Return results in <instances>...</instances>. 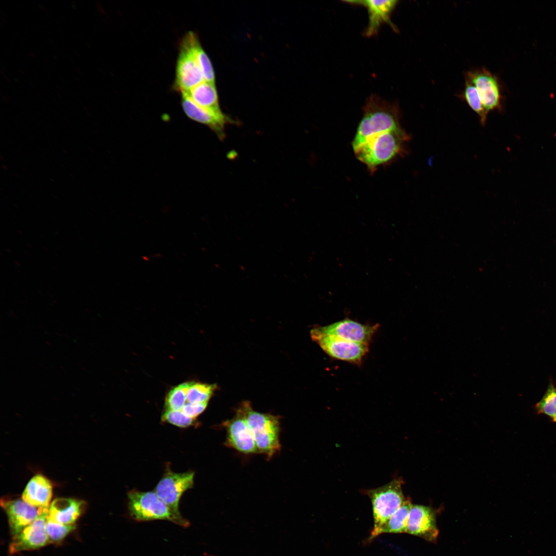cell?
<instances>
[{"instance_id": "obj_11", "label": "cell", "mask_w": 556, "mask_h": 556, "mask_svg": "<svg viewBox=\"0 0 556 556\" xmlns=\"http://www.w3.org/2000/svg\"><path fill=\"white\" fill-rule=\"evenodd\" d=\"M1 505L7 515L10 532L13 537L19 534L39 516L49 510L48 507H34L23 499H2Z\"/></svg>"}, {"instance_id": "obj_4", "label": "cell", "mask_w": 556, "mask_h": 556, "mask_svg": "<svg viewBox=\"0 0 556 556\" xmlns=\"http://www.w3.org/2000/svg\"><path fill=\"white\" fill-rule=\"evenodd\" d=\"M244 413L258 453L271 458L281 448L279 416L254 411L248 401L239 407Z\"/></svg>"}, {"instance_id": "obj_5", "label": "cell", "mask_w": 556, "mask_h": 556, "mask_svg": "<svg viewBox=\"0 0 556 556\" xmlns=\"http://www.w3.org/2000/svg\"><path fill=\"white\" fill-rule=\"evenodd\" d=\"M403 481L393 479L386 484L376 489L363 491L371 499L374 526L371 535L374 534L400 508L405 498L402 491Z\"/></svg>"}, {"instance_id": "obj_22", "label": "cell", "mask_w": 556, "mask_h": 556, "mask_svg": "<svg viewBox=\"0 0 556 556\" xmlns=\"http://www.w3.org/2000/svg\"><path fill=\"white\" fill-rule=\"evenodd\" d=\"M465 79L464 88L459 96L478 114L481 124L483 125L485 124L488 114L483 108L475 86L468 80Z\"/></svg>"}, {"instance_id": "obj_16", "label": "cell", "mask_w": 556, "mask_h": 556, "mask_svg": "<svg viewBox=\"0 0 556 556\" xmlns=\"http://www.w3.org/2000/svg\"><path fill=\"white\" fill-rule=\"evenodd\" d=\"M345 2L351 4L364 6L367 8L369 14L368 25L366 29L365 36L369 37L376 34L380 26L386 23L396 31L397 28L390 20L391 13L397 5L398 1H348Z\"/></svg>"}, {"instance_id": "obj_3", "label": "cell", "mask_w": 556, "mask_h": 556, "mask_svg": "<svg viewBox=\"0 0 556 556\" xmlns=\"http://www.w3.org/2000/svg\"><path fill=\"white\" fill-rule=\"evenodd\" d=\"M128 509L131 517L137 522L166 520L183 527L189 522L173 511L154 491L132 490L128 493Z\"/></svg>"}, {"instance_id": "obj_8", "label": "cell", "mask_w": 556, "mask_h": 556, "mask_svg": "<svg viewBox=\"0 0 556 556\" xmlns=\"http://www.w3.org/2000/svg\"><path fill=\"white\" fill-rule=\"evenodd\" d=\"M465 79L476 87L486 112L501 108L502 94L498 78L485 67L467 71Z\"/></svg>"}, {"instance_id": "obj_15", "label": "cell", "mask_w": 556, "mask_h": 556, "mask_svg": "<svg viewBox=\"0 0 556 556\" xmlns=\"http://www.w3.org/2000/svg\"><path fill=\"white\" fill-rule=\"evenodd\" d=\"M406 533L430 542H436L439 530L436 514L432 509L422 505H412L409 513Z\"/></svg>"}, {"instance_id": "obj_17", "label": "cell", "mask_w": 556, "mask_h": 556, "mask_svg": "<svg viewBox=\"0 0 556 556\" xmlns=\"http://www.w3.org/2000/svg\"><path fill=\"white\" fill-rule=\"evenodd\" d=\"M84 508L82 500L72 498H57L49 509L48 518L62 524H74Z\"/></svg>"}, {"instance_id": "obj_26", "label": "cell", "mask_w": 556, "mask_h": 556, "mask_svg": "<svg viewBox=\"0 0 556 556\" xmlns=\"http://www.w3.org/2000/svg\"><path fill=\"white\" fill-rule=\"evenodd\" d=\"M161 421L180 428H187L198 424L197 419L186 415L181 410L165 409L162 415Z\"/></svg>"}, {"instance_id": "obj_12", "label": "cell", "mask_w": 556, "mask_h": 556, "mask_svg": "<svg viewBox=\"0 0 556 556\" xmlns=\"http://www.w3.org/2000/svg\"><path fill=\"white\" fill-rule=\"evenodd\" d=\"M222 425L227 431V446L245 454L258 453L246 417L239 408L234 416Z\"/></svg>"}, {"instance_id": "obj_6", "label": "cell", "mask_w": 556, "mask_h": 556, "mask_svg": "<svg viewBox=\"0 0 556 556\" xmlns=\"http://www.w3.org/2000/svg\"><path fill=\"white\" fill-rule=\"evenodd\" d=\"M310 336L326 354L333 358L350 363L361 364L369 351V345L323 334L314 328L310 331Z\"/></svg>"}, {"instance_id": "obj_7", "label": "cell", "mask_w": 556, "mask_h": 556, "mask_svg": "<svg viewBox=\"0 0 556 556\" xmlns=\"http://www.w3.org/2000/svg\"><path fill=\"white\" fill-rule=\"evenodd\" d=\"M194 475L193 471L178 473L168 467L154 492L173 511L181 515L179 509L180 499L185 491L193 487Z\"/></svg>"}, {"instance_id": "obj_18", "label": "cell", "mask_w": 556, "mask_h": 556, "mask_svg": "<svg viewBox=\"0 0 556 556\" xmlns=\"http://www.w3.org/2000/svg\"><path fill=\"white\" fill-rule=\"evenodd\" d=\"M52 485L45 477L37 475L27 484L22 494V499L37 507H48L52 497Z\"/></svg>"}, {"instance_id": "obj_10", "label": "cell", "mask_w": 556, "mask_h": 556, "mask_svg": "<svg viewBox=\"0 0 556 556\" xmlns=\"http://www.w3.org/2000/svg\"><path fill=\"white\" fill-rule=\"evenodd\" d=\"M378 325H366L344 319L332 324L314 328L318 332L349 341L369 345Z\"/></svg>"}, {"instance_id": "obj_1", "label": "cell", "mask_w": 556, "mask_h": 556, "mask_svg": "<svg viewBox=\"0 0 556 556\" xmlns=\"http://www.w3.org/2000/svg\"><path fill=\"white\" fill-rule=\"evenodd\" d=\"M401 128L398 106L371 95L363 107L362 117L352 142L353 150L376 135Z\"/></svg>"}, {"instance_id": "obj_14", "label": "cell", "mask_w": 556, "mask_h": 556, "mask_svg": "<svg viewBox=\"0 0 556 556\" xmlns=\"http://www.w3.org/2000/svg\"><path fill=\"white\" fill-rule=\"evenodd\" d=\"M181 106L186 116L208 127L220 140L225 137L226 126L235 124L234 120L222 112L216 113L201 108L184 95H181Z\"/></svg>"}, {"instance_id": "obj_20", "label": "cell", "mask_w": 556, "mask_h": 556, "mask_svg": "<svg viewBox=\"0 0 556 556\" xmlns=\"http://www.w3.org/2000/svg\"><path fill=\"white\" fill-rule=\"evenodd\" d=\"M412 505L409 499H405L400 508L374 534L370 536L368 540L371 541L385 533H406L409 513Z\"/></svg>"}, {"instance_id": "obj_19", "label": "cell", "mask_w": 556, "mask_h": 556, "mask_svg": "<svg viewBox=\"0 0 556 556\" xmlns=\"http://www.w3.org/2000/svg\"><path fill=\"white\" fill-rule=\"evenodd\" d=\"M181 94L201 108L214 112H222L215 83L204 81Z\"/></svg>"}, {"instance_id": "obj_24", "label": "cell", "mask_w": 556, "mask_h": 556, "mask_svg": "<svg viewBox=\"0 0 556 556\" xmlns=\"http://www.w3.org/2000/svg\"><path fill=\"white\" fill-rule=\"evenodd\" d=\"M192 383V381L183 383L172 388L165 397V409L181 410L185 404Z\"/></svg>"}, {"instance_id": "obj_2", "label": "cell", "mask_w": 556, "mask_h": 556, "mask_svg": "<svg viewBox=\"0 0 556 556\" xmlns=\"http://www.w3.org/2000/svg\"><path fill=\"white\" fill-rule=\"evenodd\" d=\"M409 136L403 128L376 135L354 151L358 161L371 173L387 165L405 153L404 144Z\"/></svg>"}, {"instance_id": "obj_13", "label": "cell", "mask_w": 556, "mask_h": 556, "mask_svg": "<svg viewBox=\"0 0 556 556\" xmlns=\"http://www.w3.org/2000/svg\"><path fill=\"white\" fill-rule=\"evenodd\" d=\"M49 510L39 516L14 537L9 550L14 554L24 550L37 549L50 543L46 528Z\"/></svg>"}, {"instance_id": "obj_27", "label": "cell", "mask_w": 556, "mask_h": 556, "mask_svg": "<svg viewBox=\"0 0 556 556\" xmlns=\"http://www.w3.org/2000/svg\"><path fill=\"white\" fill-rule=\"evenodd\" d=\"M46 531L50 543H57L63 540L70 532L76 528L75 524L65 525L55 522L47 517Z\"/></svg>"}, {"instance_id": "obj_28", "label": "cell", "mask_w": 556, "mask_h": 556, "mask_svg": "<svg viewBox=\"0 0 556 556\" xmlns=\"http://www.w3.org/2000/svg\"><path fill=\"white\" fill-rule=\"evenodd\" d=\"M208 402L199 404H192L187 403L184 404L181 411L186 415L194 419H196L206 408Z\"/></svg>"}, {"instance_id": "obj_21", "label": "cell", "mask_w": 556, "mask_h": 556, "mask_svg": "<svg viewBox=\"0 0 556 556\" xmlns=\"http://www.w3.org/2000/svg\"><path fill=\"white\" fill-rule=\"evenodd\" d=\"M183 38L190 48L201 70L204 81L215 83V76L212 64L203 49L197 35L193 31H188Z\"/></svg>"}, {"instance_id": "obj_23", "label": "cell", "mask_w": 556, "mask_h": 556, "mask_svg": "<svg viewBox=\"0 0 556 556\" xmlns=\"http://www.w3.org/2000/svg\"><path fill=\"white\" fill-rule=\"evenodd\" d=\"M536 413L548 416L556 423V387L550 382L542 398L534 406Z\"/></svg>"}, {"instance_id": "obj_25", "label": "cell", "mask_w": 556, "mask_h": 556, "mask_svg": "<svg viewBox=\"0 0 556 556\" xmlns=\"http://www.w3.org/2000/svg\"><path fill=\"white\" fill-rule=\"evenodd\" d=\"M216 387L215 384L192 381L187 394L186 401L192 404L208 402Z\"/></svg>"}, {"instance_id": "obj_9", "label": "cell", "mask_w": 556, "mask_h": 556, "mask_svg": "<svg viewBox=\"0 0 556 556\" xmlns=\"http://www.w3.org/2000/svg\"><path fill=\"white\" fill-rule=\"evenodd\" d=\"M203 81L204 79L199 65L188 44L183 38L177 62L174 87L182 93Z\"/></svg>"}]
</instances>
